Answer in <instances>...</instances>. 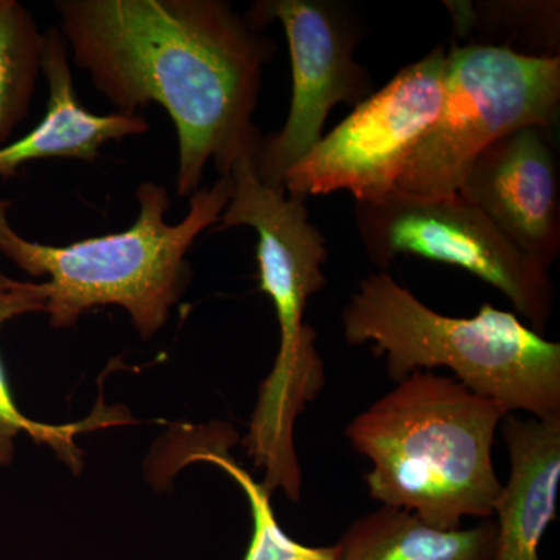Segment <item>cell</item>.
Wrapping results in <instances>:
<instances>
[{
  "instance_id": "6da1fadb",
  "label": "cell",
  "mask_w": 560,
  "mask_h": 560,
  "mask_svg": "<svg viewBox=\"0 0 560 560\" xmlns=\"http://www.w3.org/2000/svg\"><path fill=\"white\" fill-rule=\"evenodd\" d=\"M70 60L116 113L161 106L178 138L176 190L201 189L209 162L230 175L257 153L254 124L276 43L223 0H58Z\"/></svg>"
},
{
  "instance_id": "7a4b0ae2",
  "label": "cell",
  "mask_w": 560,
  "mask_h": 560,
  "mask_svg": "<svg viewBox=\"0 0 560 560\" xmlns=\"http://www.w3.org/2000/svg\"><path fill=\"white\" fill-rule=\"evenodd\" d=\"M506 415L455 377L420 371L357 415L346 438L371 463L372 500L448 530L493 518L503 488L493 445Z\"/></svg>"
},
{
  "instance_id": "3957f363",
  "label": "cell",
  "mask_w": 560,
  "mask_h": 560,
  "mask_svg": "<svg viewBox=\"0 0 560 560\" xmlns=\"http://www.w3.org/2000/svg\"><path fill=\"white\" fill-rule=\"evenodd\" d=\"M135 195L139 213L131 228L66 246L22 237L9 220L11 201L0 198V253L32 278H49L44 313L55 329L72 327L92 308L116 305L143 340L154 337L189 287L187 253L219 224L232 179L220 176L191 195L189 212L176 224L165 220L172 201L164 186L145 180Z\"/></svg>"
},
{
  "instance_id": "277c9868",
  "label": "cell",
  "mask_w": 560,
  "mask_h": 560,
  "mask_svg": "<svg viewBox=\"0 0 560 560\" xmlns=\"http://www.w3.org/2000/svg\"><path fill=\"white\" fill-rule=\"evenodd\" d=\"M341 326L348 345L371 342L385 357L394 383L444 368L506 412L560 416V345L515 313L485 304L471 318L441 315L388 272H372L342 307Z\"/></svg>"
},
{
  "instance_id": "5b68a950",
  "label": "cell",
  "mask_w": 560,
  "mask_h": 560,
  "mask_svg": "<svg viewBox=\"0 0 560 560\" xmlns=\"http://www.w3.org/2000/svg\"><path fill=\"white\" fill-rule=\"evenodd\" d=\"M559 106V57L453 44L440 114L405 162L396 190L427 198L458 195L481 151L521 128L551 130Z\"/></svg>"
},
{
  "instance_id": "8992f818",
  "label": "cell",
  "mask_w": 560,
  "mask_h": 560,
  "mask_svg": "<svg viewBox=\"0 0 560 560\" xmlns=\"http://www.w3.org/2000/svg\"><path fill=\"white\" fill-rule=\"evenodd\" d=\"M355 223L368 259L378 267L399 256L453 265L504 294L530 329H547L555 301L550 270L460 195L427 198L394 189L381 200L355 202Z\"/></svg>"
},
{
  "instance_id": "52a82bcc",
  "label": "cell",
  "mask_w": 560,
  "mask_h": 560,
  "mask_svg": "<svg viewBox=\"0 0 560 560\" xmlns=\"http://www.w3.org/2000/svg\"><path fill=\"white\" fill-rule=\"evenodd\" d=\"M445 58L440 44L357 105L289 173L287 194L305 200L348 190L364 202L396 189L405 162L440 114Z\"/></svg>"
},
{
  "instance_id": "ba28073f",
  "label": "cell",
  "mask_w": 560,
  "mask_h": 560,
  "mask_svg": "<svg viewBox=\"0 0 560 560\" xmlns=\"http://www.w3.org/2000/svg\"><path fill=\"white\" fill-rule=\"evenodd\" d=\"M248 16L260 27L278 21L289 43L291 102L285 124L261 139L260 179L285 190L289 173L323 139L324 124L340 103L357 106L375 92L370 70L355 60L361 25L352 9L330 0H261Z\"/></svg>"
},
{
  "instance_id": "9c48e42d",
  "label": "cell",
  "mask_w": 560,
  "mask_h": 560,
  "mask_svg": "<svg viewBox=\"0 0 560 560\" xmlns=\"http://www.w3.org/2000/svg\"><path fill=\"white\" fill-rule=\"evenodd\" d=\"M230 176L232 197L213 231L238 226L256 231L260 290L275 305L279 345H301L313 334L304 320L308 301L327 285L326 238L312 223L304 198L260 179L256 153L238 158Z\"/></svg>"
},
{
  "instance_id": "30bf717a",
  "label": "cell",
  "mask_w": 560,
  "mask_h": 560,
  "mask_svg": "<svg viewBox=\"0 0 560 560\" xmlns=\"http://www.w3.org/2000/svg\"><path fill=\"white\" fill-rule=\"evenodd\" d=\"M551 130L525 127L478 154L458 195L550 270L560 250L559 161Z\"/></svg>"
},
{
  "instance_id": "8fae6325",
  "label": "cell",
  "mask_w": 560,
  "mask_h": 560,
  "mask_svg": "<svg viewBox=\"0 0 560 560\" xmlns=\"http://www.w3.org/2000/svg\"><path fill=\"white\" fill-rule=\"evenodd\" d=\"M501 434L510 453V480L501 488L492 560H540L539 548L558 512L560 416H504Z\"/></svg>"
},
{
  "instance_id": "7c38bea8",
  "label": "cell",
  "mask_w": 560,
  "mask_h": 560,
  "mask_svg": "<svg viewBox=\"0 0 560 560\" xmlns=\"http://www.w3.org/2000/svg\"><path fill=\"white\" fill-rule=\"evenodd\" d=\"M43 75L49 86L46 116L27 135L0 149V179L13 178L25 164L35 161L92 162L106 143L150 130L143 114H94L81 105L73 86L68 44L57 25L44 32Z\"/></svg>"
},
{
  "instance_id": "4fadbf2b",
  "label": "cell",
  "mask_w": 560,
  "mask_h": 560,
  "mask_svg": "<svg viewBox=\"0 0 560 560\" xmlns=\"http://www.w3.org/2000/svg\"><path fill=\"white\" fill-rule=\"evenodd\" d=\"M495 540L493 518L445 530L381 506L350 523L337 547L338 560H492Z\"/></svg>"
},
{
  "instance_id": "5bb4252c",
  "label": "cell",
  "mask_w": 560,
  "mask_h": 560,
  "mask_svg": "<svg viewBox=\"0 0 560 560\" xmlns=\"http://www.w3.org/2000/svg\"><path fill=\"white\" fill-rule=\"evenodd\" d=\"M173 433L172 456L183 469L189 463H209L226 471L241 486L248 499L253 517V536L243 560H338L337 544L311 547L291 539L279 525L271 506V492L261 482L254 481L249 471L232 458L230 448L237 441L231 425L213 422L206 427H183Z\"/></svg>"
},
{
  "instance_id": "9a60e30c",
  "label": "cell",
  "mask_w": 560,
  "mask_h": 560,
  "mask_svg": "<svg viewBox=\"0 0 560 560\" xmlns=\"http://www.w3.org/2000/svg\"><path fill=\"white\" fill-rule=\"evenodd\" d=\"M50 287L46 282H25L14 280L0 272V329L3 324L27 315V313L46 312L49 302ZM127 422L116 411L103 408L95 411L92 418L66 425H50L36 422L22 415L11 393L5 368L0 359V467L9 466L14 458V440L24 433L38 445H47L57 453L62 463L79 474L83 467L84 453L75 444V438L83 431L97 430L101 427L117 425Z\"/></svg>"
},
{
  "instance_id": "2e32d148",
  "label": "cell",
  "mask_w": 560,
  "mask_h": 560,
  "mask_svg": "<svg viewBox=\"0 0 560 560\" xmlns=\"http://www.w3.org/2000/svg\"><path fill=\"white\" fill-rule=\"evenodd\" d=\"M44 32L18 0H0V149L31 113L43 73Z\"/></svg>"
}]
</instances>
